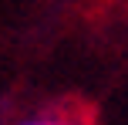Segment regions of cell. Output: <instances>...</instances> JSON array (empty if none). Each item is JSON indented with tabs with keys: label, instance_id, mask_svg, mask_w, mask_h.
<instances>
[{
	"label": "cell",
	"instance_id": "6da1fadb",
	"mask_svg": "<svg viewBox=\"0 0 128 125\" xmlns=\"http://www.w3.org/2000/svg\"><path fill=\"white\" fill-rule=\"evenodd\" d=\"M20 125H74V122H64V118H30V122H20Z\"/></svg>",
	"mask_w": 128,
	"mask_h": 125
}]
</instances>
